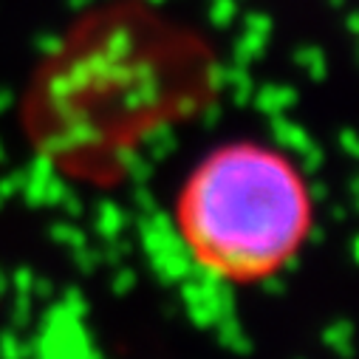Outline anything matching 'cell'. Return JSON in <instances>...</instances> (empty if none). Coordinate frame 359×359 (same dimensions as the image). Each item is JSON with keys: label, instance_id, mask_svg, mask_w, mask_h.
Segmentation results:
<instances>
[{"label": "cell", "instance_id": "cell-1", "mask_svg": "<svg viewBox=\"0 0 359 359\" xmlns=\"http://www.w3.org/2000/svg\"><path fill=\"white\" fill-rule=\"evenodd\" d=\"M314 187L300 161L260 139L207 147L178 182L172 226L201 275L226 286L275 280L309 246Z\"/></svg>", "mask_w": 359, "mask_h": 359}]
</instances>
